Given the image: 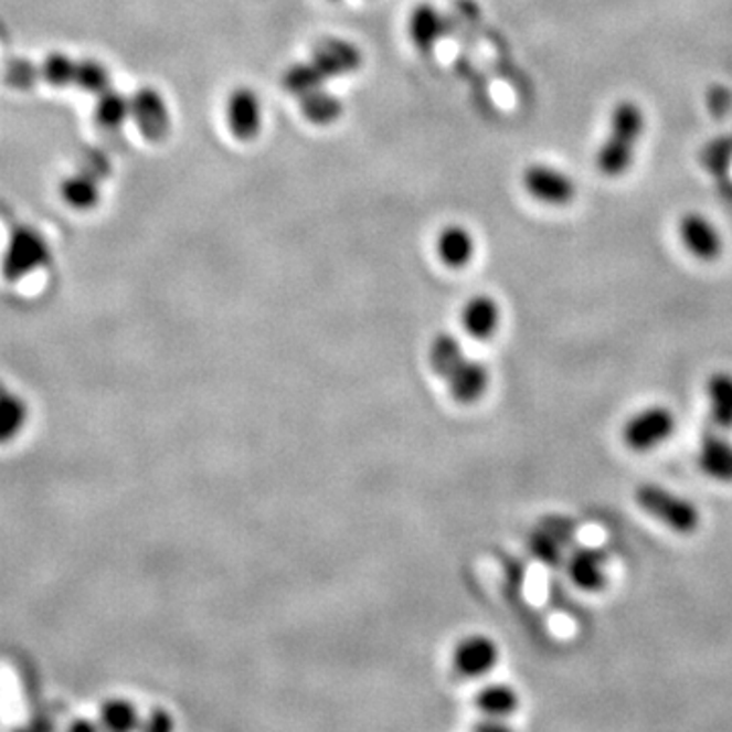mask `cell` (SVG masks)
Returning a JSON list of instances; mask_svg holds the SVG:
<instances>
[{"label": "cell", "mask_w": 732, "mask_h": 732, "mask_svg": "<svg viewBox=\"0 0 732 732\" xmlns=\"http://www.w3.org/2000/svg\"><path fill=\"white\" fill-rule=\"evenodd\" d=\"M647 129V116L637 100H620L613 106L604 139L594 155V168L608 178H623L635 163Z\"/></svg>", "instance_id": "obj_1"}, {"label": "cell", "mask_w": 732, "mask_h": 732, "mask_svg": "<svg viewBox=\"0 0 732 732\" xmlns=\"http://www.w3.org/2000/svg\"><path fill=\"white\" fill-rule=\"evenodd\" d=\"M635 501L641 511L680 535H692L702 521L694 502L656 482H643L635 488Z\"/></svg>", "instance_id": "obj_2"}, {"label": "cell", "mask_w": 732, "mask_h": 732, "mask_svg": "<svg viewBox=\"0 0 732 732\" xmlns=\"http://www.w3.org/2000/svg\"><path fill=\"white\" fill-rule=\"evenodd\" d=\"M676 415L666 405H649L641 412L633 413L623 425V444L630 452L645 454L657 450L669 442L676 432Z\"/></svg>", "instance_id": "obj_3"}, {"label": "cell", "mask_w": 732, "mask_h": 732, "mask_svg": "<svg viewBox=\"0 0 732 732\" xmlns=\"http://www.w3.org/2000/svg\"><path fill=\"white\" fill-rule=\"evenodd\" d=\"M50 258V244L33 226H17L2 257V273L9 282H21Z\"/></svg>", "instance_id": "obj_4"}, {"label": "cell", "mask_w": 732, "mask_h": 732, "mask_svg": "<svg viewBox=\"0 0 732 732\" xmlns=\"http://www.w3.org/2000/svg\"><path fill=\"white\" fill-rule=\"evenodd\" d=\"M521 183L529 198L543 206H570L579 195V185L574 178L565 173L564 169L550 163H531L523 171Z\"/></svg>", "instance_id": "obj_5"}, {"label": "cell", "mask_w": 732, "mask_h": 732, "mask_svg": "<svg viewBox=\"0 0 732 732\" xmlns=\"http://www.w3.org/2000/svg\"><path fill=\"white\" fill-rule=\"evenodd\" d=\"M680 244L692 257L712 263L724 253V236L719 226L702 212H686L676 222Z\"/></svg>", "instance_id": "obj_6"}, {"label": "cell", "mask_w": 732, "mask_h": 732, "mask_svg": "<svg viewBox=\"0 0 732 732\" xmlns=\"http://www.w3.org/2000/svg\"><path fill=\"white\" fill-rule=\"evenodd\" d=\"M130 120L147 141H163L171 130L168 100L151 86L139 88L130 96Z\"/></svg>", "instance_id": "obj_7"}, {"label": "cell", "mask_w": 732, "mask_h": 732, "mask_svg": "<svg viewBox=\"0 0 732 732\" xmlns=\"http://www.w3.org/2000/svg\"><path fill=\"white\" fill-rule=\"evenodd\" d=\"M224 116L226 127L236 141H255L263 129V104L257 92L248 86L234 88L226 98Z\"/></svg>", "instance_id": "obj_8"}, {"label": "cell", "mask_w": 732, "mask_h": 732, "mask_svg": "<svg viewBox=\"0 0 732 732\" xmlns=\"http://www.w3.org/2000/svg\"><path fill=\"white\" fill-rule=\"evenodd\" d=\"M724 434L712 425L704 429L698 439L696 463L702 475L720 485H732V439Z\"/></svg>", "instance_id": "obj_9"}, {"label": "cell", "mask_w": 732, "mask_h": 732, "mask_svg": "<svg viewBox=\"0 0 732 732\" xmlns=\"http://www.w3.org/2000/svg\"><path fill=\"white\" fill-rule=\"evenodd\" d=\"M499 645L487 635H470L454 647L452 666L463 678H482L499 661Z\"/></svg>", "instance_id": "obj_10"}, {"label": "cell", "mask_w": 732, "mask_h": 732, "mask_svg": "<svg viewBox=\"0 0 732 732\" xmlns=\"http://www.w3.org/2000/svg\"><path fill=\"white\" fill-rule=\"evenodd\" d=\"M309 60L320 67L326 79H335V77L350 76V74L359 72L360 65H362V53L354 43H350L347 39L328 38L321 39L320 43L314 47Z\"/></svg>", "instance_id": "obj_11"}, {"label": "cell", "mask_w": 732, "mask_h": 732, "mask_svg": "<svg viewBox=\"0 0 732 732\" xmlns=\"http://www.w3.org/2000/svg\"><path fill=\"white\" fill-rule=\"evenodd\" d=\"M501 306L490 296L470 297L460 311L464 332L476 340H490L501 328Z\"/></svg>", "instance_id": "obj_12"}, {"label": "cell", "mask_w": 732, "mask_h": 732, "mask_svg": "<svg viewBox=\"0 0 732 732\" xmlns=\"http://www.w3.org/2000/svg\"><path fill=\"white\" fill-rule=\"evenodd\" d=\"M444 381L448 385L452 397L456 399L458 403L468 405V403H476L478 399L485 397L488 385H490V374L482 362L466 357Z\"/></svg>", "instance_id": "obj_13"}, {"label": "cell", "mask_w": 732, "mask_h": 732, "mask_svg": "<svg viewBox=\"0 0 732 732\" xmlns=\"http://www.w3.org/2000/svg\"><path fill=\"white\" fill-rule=\"evenodd\" d=\"M476 241L463 224H448L436 236V255L448 269H464L473 263Z\"/></svg>", "instance_id": "obj_14"}, {"label": "cell", "mask_w": 732, "mask_h": 732, "mask_svg": "<svg viewBox=\"0 0 732 732\" xmlns=\"http://www.w3.org/2000/svg\"><path fill=\"white\" fill-rule=\"evenodd\" d=\"M407 33H410L413 47L417 52H434L437 41L444 38V33H446L444 14L439 13L432 2H420L410 13Z\"/></svg>", "instance_id": "obj_15"}, {"label": "cell", "mask_w": 732, "mask_h": 732, "mask_svg": "<svg viewBox=\"0 0 732 732\" xmlns=\"http://www.w3.org/2000/svg\"><path fill=\"white\" fill-rule=\"evenodd\" d=\"M100 178L88 169H77L76 173L65 176L60 183V198L65 206L88 212L100 204Z\"/></svg>", "instance_id": "obj_16"}, {"label": "cell", "mask_w": 732, "mask_h": 732, "mask_svg": "<svg viewBox=\"0 0 732 732\" xmlns=\"http://www.w3.org/2000/svg\"><path fill=\"white\" fill-rule=\"evenodd\" d=\"M567 576L580 591L598 592L606 586V558L598 550H579L567 562Z\"/></svg>", "instance_id": "obj_17"}, {"label": "cell", "mask_w": 732, "mask_h": 732, "mask_svg": "<svg viewBox=\"0 0 732 732\" xmlns=\"http://www.w3.org/2000/svg\"><path fill=\"white\" fill-rule=\"evenodd\" d=\"M708 420L710 425L732 432V373H714L707 383Z\"/></svg>", "instance_id": "obj_18"}, {"label": "cell", "mask_w": 732, "mask_h": 732, "mask_svg": "<svg viewBox=\"0 0 732 732\" xmlns=\"http://www.w3.org/2000/svg\"><path fill=\"white\" fill-rule=\"evenodd\" d=\"M299 110L304 118L316 127H330L344 113V104L335 92L326 91L323 86L318 91L309 92L299 98Z\"/></svg>", "instance_id": "obj_19"}, {"label": "cell", "mask_w": 732, "mask_h": 732, "mask_svg": "<svg viewBox=\"0 0 732 732\" xmlns=\"http://www.w3.org/2000/svg\"><path fill=\"white\" fill-rule=\"evenodd\" d=\"M476 707L485 719L505 720L519 708V694L509 683H488L476 694Z\"/></svg>", "instance_id": "obj_20"}, {"label": "cell", "mask_w": 732, "mask_h": 732, "mask_svg": "<svg viewBox=\"0 0 732 732\" xmlns=\"http://www.w3.org/2000/svg\"><path fill=\"white\" fill-rule=\"evenodd\" d=\"M130 118V96L108 88L96 96L94 120L106 130H118Z\"/></svg>", "instance_id": "obj_21"}, {"label": "cell", "mask_w": 732, "mask_h": 732, "mask_svg": "<svg viewBox=\"0 0 732 732\" xmlns=\"http://www.w3.org/2000/svg\"><path fill=\"white\" fill-rule=\"evenodd\" d=\"M326 82L328 79L321 74L320 67L314 64L311 60L289 65L283 74V88L297 100L304 98L309 92L318 91Z\"/></svg>", "instance_id": "obj_22"}, {"label": "cell", "mask_w": 732, "mask_h": 732, "mask_svg": "<svg viewBox=\"0 0 732 732\" xmlns=\"http://www.w3.org/2000/svg\"><path fill=\"white\" fill-rule=\"evenodd\" d=\"M26 403L23 397L0 391V446L13 442L26 424Z\"/></svg>", "instance_id": "obj_23"}, {"label": "cell", "mask_w": 732, "mask_h": 732, "mask_svg": "<svg viewBox=\"0 0 732 732\" xmlns=\"http://www.w3.org/2000/svg\"><path fill=\"white\" fill-rule=\"evenodd\" d=\"M466 359L463 342L452 335H439L429 347V367L432 371L446 379L448 374Z\"/></svg>", "instance_id": "obj_24"}, {"label": "cell", "mask_w": 732, "mask_h": 732, "mask_svg": "<svg viewBox=\"0 0 732 732\" xmlns=\"http://www.w3.org/2000/svg\"><path fill=\"white\" fill-rule=\"evenodd\" d=\"M100 722L110 731H132L141 726V714L127 698H113L100 708Z\"/></svg>", "instance_id": "obj_25"}, {"label": "cell", "mask_w": 732, "mask_h": 732, "mask_svg": "<svg viewBox=\"0 0 732 732\" xmlns=\"http://www.w3.org/2000/svg\"><path fill=\"white\" fill-rule=\"evenodd\" d=\"M76 65L77 60L74 57L62 52H53L43 60V64L39 65V74L41 79L53 88H67L74 86Z\"/></svg>", "instance_id": "obj_26"}, {"label": "cell", "mask_w": 732, "mask_h": 732, "mask_svg": "<svg viewBox=\"0 0 732 732\" xmlns=\"http://www.w3.org/2000/svg\"><path fill=\"white\" fill-rule=\"evenodd\" d=\"M74 86L79 91L88 92V94H103L104 91L113 88L110 86V72L108 67L98 62V60H77L76 77H74Z\"/></svg>", "instance_id": "obj_27"}, {"label": "cell", "mask_w": 732, "mask_h": 732, "mask_svg": "<svg viewBox=\"0 0 732 732\" xmlns=\"http://www.w3.org/2000/svg\"><path fill=\"white\" fill-rule=\"evenodd\" d=\"M702 166L714 173V176H722L726 169L731 168L732 163V139L731 137H719L714 141L708 142L702 149Z\"/></svg>", "instance_id": "obj_28"}, {"label": "cell", "mask_w": 732, "mask_h": 732, "mask_svg": "<svg viewBox=\"0 0 732 732\" xmlns=\"http://www.w3.org/2000/svg\"><path fill=\"white\" fill-rule=\"evenodd\" d=\"M4 77H7L9 86H13L17 91H26L38 82L41 74H39V65H33L26 60H13L4 67Z\"/></svg>", "instance_id": "obj_29"}, {"label": "cell", "mask_w": 732, "mask_h": 732, "mask_svg": "<svg viewBox=\"0 0 732 732\" xmlns=\"http://www.w3.org/2000/svg\"><path fill=\"white\" fill-rule=\"evenodd\" d=\"M141 726L142 729H147V731L168 732L173 729V719H171L168 710L155 708V710L149 712V717L142 722Z\"/></svg>", "instance_id": "obj_30"}, {"label": "cell", "mask_w": 732, "mask_h": 732, "mask_svg": "<svg viewBox=\"0 0 732 732\" xmlns=\"http://www.w3.org/2000/svg\"><path fill=\"white\" fill-rule=\"evenodd\" d=\"M330 2H338V0H330Z\"/></svg>", "instance_id": "obj_31"}]
</instances>
